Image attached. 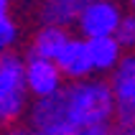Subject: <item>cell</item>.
Listing matches in <instances>:
<instances>
[{
  "label": "cell",
  "mask_w": 135,
  "mask_h": 135,
  "mask_svg": "<svg viewBox=\"0 0 135 135\" xmlns=\"http://www.w3.org/2000/svg\"><path fill=\"white\" fill-rule=\"evenodd\" d=\"M122 18V8L115 0H89L79 10L74 26L79 28V36H110L115 33L117 23Z\"/></svg>",
  "instance_id": "obj_4"
},
{
  "label": "cell",
  "mask_w": 135,
  "mask_h": 135,
  "mask_svg": "<svg viewBox=\"0 0 135 135\" xmlns=\"http://www.w3.org/2000/svg\"><path fill=\"white\" fill-rule=\"evenodd\" d=\"M0 13H10V0H0Z\"/></svg>",
  "instance_id": "obj_13"
},
{
  "label": "cell",
  "mask_w": 135,
  "mask_h": 135,
  "mask_svg": "<svg viewBox=\"0 0 135 135\" xmlns=\"http://www.w3.org/2000/svg\"><path fill=\"white\" fill-rule=\"evenodd\" d=\"M115 38L120 41V46L125 51L135 49V13H122L120 23H117V28H115Z\"/></svg>",
  "instance_id": "obj_10"
},
{
  "label": "cell",
  "mask_w": 135,
  "mask_h": 135,
  "mask_svg": "<svg viewBox=\"0 0 135 135\" xmlns=\"http://www.w3.org/2000/svg\"><path fill=\"white\" fill-rule=\"evenodd\" d=\"M54 61H56L61 76L69 79V82L92 76L89 51H87V41H84V36H69L66 44L61 46V51L56 54V59H54Z\"/></svg>",
  "instance_id": "obj_7"
},
{
  "label": "cell",
  "mask_w": 135,
  "mask_h": 135,
  "mask_svg": "<svg viewBox=\"0 0 135 135\" xmlns=\"http://www.w3.org/2000/svg\"><path fill=\"white\" fill-rule=\"evenodd\" d=\"M74 3H76V5H79V8H84V5H87V3H89V0H74Z\"/></svg>",
  "instance_id": "obj_14"
},
{
  "label": "cell",
  "mask_w": 135,
  "mask_h": 135,
  "mask_svg": "<svg viewBox=\"0 0 135 135\" xmlns=\"http://www.w3.org/2000/svg\"><path fill=\"white\" fill-rule=\"evenodd\" d=\"M18 44V23L10 13H0V51H10Z\"/></svg>",
  "instance_id": "obj_11"
},
{
  "label": "cell",
  "mask_w": 135,
  "mask_h": 135,
  "mask_svg": "<svg viewBox=\"0 0 135 135\" xmlns=\"http://www.w3.org/2000/svg\"><path fill=\"white\" fill-rule=\"evenodd\" d=\"M69 31L66 26H56V23H44L38 33L33 36V44H31V54H38V56H46V59H56V54L61 51V46L66 44Z\"/></svg>",
  "instance_id": "obj_9"
},
{
  "label": "cell",
  "mask_w": 135,
  "mask_h": 135,
  "mask_svg": "<svg viewBox=\"0 0 135 135\" xmlns=\"http://www.w3.org/2000/svg\"><path fill=\"white\" fill-rule=\"evenodd\" d=\"M112 74L117 76H130V79H135V49H130L128 54H122L120 64H117V69H115ZM110 74V76H112Z\"/></svg>",
  "instance_id": "obj_12"
},
{
  "label": "cell",
  "mask_w": 135,
  "mask_h": 135,
  "mask_svg": "<svg viewBox=\"0 0 135 135\" xmlns=\"http://www.w3.org/2000/svg\"><path fill=\"white\" fill-rule=\"evenodd\" d=\"M61 94L74 135H107L112 130L115 97L110 82L84 76L74 79L69 87H61Z\"/></svg>",
  "instance_id": "obj_1"
},
{
  "label": "cell",
  "mask_w": 135,
  "mask_h": 135,
  "mask_svg": "<svg viewBox=\"0 0 135 135\" xmlns=\"http://www.w3.org/2000/svg\"><path fill=\"white\" fill-rule=\"evenodd\" d=\"M28 107V87L23 76V59L0 51V128L21 120Z\"/></svg>",
  "instance_id": "obj_2"
},
{
  "label": "cell",
  "mask_w": 135,
  "mask_h": 135,
  "mask_svg": "<svg viewBox=\"0 0 135 135\" xmlns=\"http://www.w3.org/2000/svg\"><path fill=\"white\" fill-rule=\"evenodd\" d=\"M23 76H26L28 94L33 97H46L64 87V76H61L56 61L38 56V54H28L23 59Z\"/></svg>",
  "instance_id": "obj_5"
},
{
  "label": "cell",
  "mask_w": 135,
  "mask_h": 135,
  "mask_svg": "<svg viewBox=\"0 0 135 135\" xmlns=\"http://www.w3.org/2000/svg\"><path fill=\"white\" fill-rule=\"evenodd\" d=\"M84 41H87V51H89L92 74H112L117 69V64H120L122 54H125V49L115 38V33H110V36H89Z\"/></svg>",
  "instance_id": "obj_8"
},
{
  "label": "cell",
  "mask_w": 135,
  "mask_h": 135,
  "mask_svg": "<svg viewBox=\"0 0 135 135\" xmlns=\"http://www.w3.org/2000/svg\"><path fill=\"white\" fill-rule=\"evenodd\" d=\"M26 122H28V130L41 135H74L66 117V105H64L61 89L54 94H46V97H36V102L26 107Z\"/></svg>",
  "instance_id": "obj_3"
},
{
  "label": "cell",
  "mask_w": 135,
  "mask_h": 135,
  "mask_svg": "<svg viewBox=\"0 0 135 135\" xmlns=\"http://www.w3.org/2000/svg\"><path fill=\"white\" fill-rule=\"evenodd\" d=\"M110 84H112V97H115L112 130L135 135V79L112 74Z\"/></svg>",
  "instance_id": "obj_6"
},
{
  "label": "cell",
  "mask_w": 135,
  "mask_h": 135,
  "mask_svg": "<svg viewBox=\"0 0 135 135\" xmlns=\"http://www.w3.org/2000/svg\"><path fill=\"white\" fill-rule=\"evenodd\" d=\"M128 5H130V10L135 13V0H128Z\"/></svg>",
  "instance_id": "obj_15"
}]
</instances>
